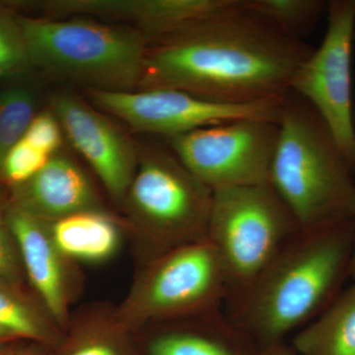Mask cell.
Here are the masks:
<instances>
[{
  "label": "cell",
  "instance_id": "cell-1",
  "mask_svg": "<svg viewBox=\"0 0 355 355\" xmlns=\"http://www.w3.org/2000/svg\"><path fill=\"white\" fill-rule=\"evenodd\" d=\"M144 89L170 88L221 103L279 101L312 48L244 6L151 42Z\"/></svg>",
  "mask_w": 355,
  "mask_h": 355
},
{
  "label": "cell",
  "instance_id": "cell-2",
  "mask_svg": "<svg viewBox=\"0 0 355 355\" xmlns=\"http://www.w3.org/2000/svg\"><path fill=\"white\" fill-rule=\"evenodd\" d=\"M354 239V219L301 229L249 286L226 299V315L260 349L284 342L340 294Z\"/></svg>",
  "mask_w": 355,
  "mask_h": 355
},
{
  "label": "cell",
  "instance_id": "cell-3",
  "mask_svg": "<svg viewBox=\"0 0 355 355\" xmlns=\"http://www.w3.org/2000/svg\"><path fill=\"white\" fill-rule=\"evenodd\" d=\"M352 173L316 110L289 92L268 181L302 230L354 219Z\"/></svg>",
  "mask_w": 355,
  "mask_h": 355
},
{
  "label": "cell",
  "instance_id": "cell-4",
  "mask_svg": "<svg viewBox=\"0 0 355 355\" xmlns=\"http://www.w3.org/2000/svg\"><path fill=\"white\" fill-rule=\"evenodd\" d=\"M31 64L90 90L141 84L150 41L139 30L80 18H20Z\"/></svg>",
  "mask_w": 355,
  "mask_h": 355
},
{
  "label": "cell",
  "instance_id": "cell-5",
  "mask_svg": "<svg viewBox=\"0 0 355 355\" xmlns=\"http://www.w3.org/2000/svg\"><path fill=\"white\" fill-rule=\"evenodd\" d=\"M214 191L175 154L146 147L121 205L127 231L142 254V263L159 254L207 240Z\"/></svg>",
  "mask_w": 355,
  "mask_h": 355
},
{
  "label": "cell",
  "instance_id": "cell-6",
  "mask_svg": "<svg viewBox=\"0 0 355 355\" xmlns=\"http://www.w3.org/2000/svg\"><path fill=\"white\" fill-rule=\"evenodd\" d=\"M300 230L268 181L214 191L207 240L225 270L227 298L249 286Z\"/></svg>",
  "mask_w": 355,
  "mask_h": 355
},
{
  "label": "cell",
  "instance_id": "cell-7",
  "mask_svg": "<svg viewBox=\"0 0 355 355\" xmlns=\"http://www.w3.org/2000/svg\"><path fill=\"white\" fill-rule=\"evenodd\" d=\"M228 295L225 270L207 240L175 248L142 263L114 315L128 331L219 309Z\"/></svg>",
  "mask_w": 355,
  "mask_h": 355
},
{
  "label": "cell",
  "instance_id": "cell-8",
  "mask_svg": "<svg viewBox=\"0 0 355 355\" xmlns=\"http://www.w3.org/2000/svg\"><path fill=\"white\" fill-rule=\"evenodd\" d=\"M355 1L329 4V26L323 43L301 64L291 92L306 100L326 123L352 172L355 130L352 113V51Z\"/></svg>",
  "mask_w": 355,
  "mask_h": 355
},
{
  "label": "cell",
  "instance_id": "cell-9",
  "mask_svg": "<svg viewBox=\"0 0 355 355\" xmlns=\"http://www.w3.org/2000/svg\"><path fill=\"white\" fill-rule=\"evenodd\" d=\"M279 123L238 120L170 139L173 153L212 191L268 181Z\"/></svg>",
  "mask_w": 355,
  "mask_h": 355
},
{
  "label": "cell",
  "instance_id": "cell-10",
  "mask_svg": "<svg viewBox=\"0 0 355 355\" xmlns=\"http://www.w3.org/2000/svg\"><path fill=\"white\" fill-rule=\"evenodd\" d=\"M92 101L140 132L172 137L238 120L279 123L282 102L232 104L205 99L170 88L133 91L90 90Z\"/></svg>",
  "mask_w": 355,
  "mask_h": 355
},
{
  "label": "cell",
  "instance_id": "cell-11",
  "mask_svg": "<svg viewBox=\"0 0 355 355\" xmlns=\"http://www.w3.org/2000/svg\"><path fill=\"white\" fill-rule=\"evenodd\" d=\"M53 110L72 146L121 205L137 171L139 149L106 116L76 96H55Z\"/></svg>",
  "mask_w": 355,
  "mask_h": 355
},
{
  "label": "cell",
  "instance_id": "cell-12",
  "mask_svg": "<svg viewBox=\"0 0 355 355\" xmlns=\"http://www.w3.org/2000/svg\"><path fill=\"white\" fill-rule=\"evenodd\" d=\"M6 216L19 249L25 275L37 298L62 330L67 331L71 319L70 306L80 291L78 265L58 250L46 222L26 214L8 200Z\"/></svg>",
  "mask_w": 355,
  "mask_h": 355
},
{
  "label": "cell",
  "instance_id": "cell-13",
  "mask_svg": "<svg viewBox=\"0 0 355 355\" xmlns=\"http://www.w3.org/2000/svg\"><path fill=\"white\" fill-rule=\"evenodd\" d=\"M8 202L48 222L91 210H106L86 173L69 156L58 153L25 183L10 187Z\"/></svg>",
  "mask_w": 355,
  "mask_h": 355
},
{
  "label": "cell",
  "instance_id": "cell-14",
  "mask_svg": "<svg viewBox=\"0 0 355 355\" xmlns=\"http://www.w3.org/2000/svg\"><path fill=\"white\" fill-rule=\"evenodd\" d=\"M144 329L146 355H260V347L221 308Z\"/></svg>",
  "mask_w": 355,
  "mask_h": 355
},
{
  "label": "cell",
  "instance_id": "cell-15",
  "mask_svg": "<svg viewBox=\"0 0 355 355\" xmlns=\"http://www.w3.org/2000/svg\"><path fill=\"white\" fill-rule=\"evenodd\" d=\"M48 227L58 250L76 265H95L113 259L127 231L123 219L107 210L79 212L50 222Z\"/></svg>",
  "mask_w": 355,
  "mask_h": 355
},
{
  "label": "cell",
  "instance_id": "cell-16",
  "mask_svg": "<svg viewBox=\"0 0 355 355\" xmlns=\"http://www.w3.org/2000/svg\"><path fill=\"white\" fill-rule=\"evenodd\" d=\"M291 347L297 355H355V284L299 331Z\"/></svg>",
  "mask_w": 355,
  "mask_h": 355
},
{
  "label": "cell",
  "instance_id": "cell-17",
  "mask_svg": "<svg viewBox=\"0 0 355 355\" xmlns=\"http://www.w3.org/2000/svg\"><path fill=\"white\" fill-rule=\"evenodd\" d=\"M21 287L0 282V331L11 338L55 345L64 333L41 302H34Z\"/></svg>",
  "mask_w": 355,
  "mask_h": 355
},
{
  "label": "cell",
  "instance_id": "cell-18",
  "mask_svg": "<svg viewBox=\"0 0 355 355\" xmlns=\"http://www.w3.org/2000/svg\"><path fill=\"white\" fill-rule=\"evenodd\" d=\"M67 329L72 335L64 355H128L130 331L116 319L114 308L95 307L71 315Z\"/></svg>",
  "mask_w": 355,
  "mask_h": 355
},
{
  "label": "cell",
  "instance_id": "cell-19",
  "mask_svg": "<svg viewBox=\"0 0 355 355\" xmlns=\"http://www.w3.org/2000/svg\"><path fill=\"white\" fill-rule=\"evenodd\" d=\"M36 97L30 89L0 90V167L7 153L24 137L35 118Z\"/></svg>",
  "mask_w": 355,
  "mask_h": 355
},
{
  "label": "cell",
  "instance_id": "cell-20",
  "mask_svg": "<svg viewBox=\"0 0 355 355\" xmlns=\"http://www.w3.org/2000/svg\"><path fill=\"white\" fill-rule=\"evenodd\" d=\"M250 11L296 37L321 15L324 6L318 0H244Z\"/></svg>",
  "mask_w": 355,
  "mask_h": 355
},
{
  "label": "cell",
  "instance_id": "cell-21",
  "mask_svg": "<svg viewBox=\"0 0 355 355\" xmlns=\"http://www.w3.org/2000/svg\"><path fill=\"white\" fill-rule=\"evenodd\" d=\"M30 65L19 20L0 10V77L19 73Z\"/></svg>",
  "mask_w": 355,
  "mask_h": 355
},
{
  "label": "cell",
  "instance_id": "cell-22",
  "mask_svg": "<svg viewBox=\"0 0 355 355\" xmlns=\"http://www.w3.org/2000/svg\"><path fill=\"white\" fill-rule=\"evenodd\" d=\"M51 156L20 140L7 153L0 167V181L10 187L25 183L49 162Z\"/></svg>",
  "mask_w": 355,
  "mask_h": 355
},
{
  "label": "cell",
  "instance_id": "cell-23",
  "mask_svg": "<svg viewBox=\"0 0 355 355\" xmlns=\"http://www.w3.org/2000/svg\"><path fill=\"white\" fill-rule=\"evenodd\" d=\"M7 200L0 191V282L21 287L24 268L6 216Z\"/></svg>",
  "mask_w": 355,
  "mask_h": 355
},
{
  "label": "cell",
  "instance_id": "cell-24",
  "mask_svg": "<svg viewBox=\"0 0 355 355\" xmlns=\"http://www.w3.org/2000/svg\"><path fill=\"white\" fill-rule=\"evenodd\" d=\"M23 139L42 153L53 156L62 146V128L53 112H44L35 116Z\"/></svg>",
  "mask_w": 355,
  "mask_h": 355
},
{
  "label": "cell",
  "instance_id": "cell-25",
  "mask_svg": "<svg viewBox=\"0 0 355 355\" xmlns=\"http://www.w3.org/2000/svg\"><path fill=\"white\" fill-rule=\"evenodd\" d=\"M260 355H297L291 345L286 342L273 343L261 349Z\"/></svg>",
  "mask_w": 355,
  "mask_h": 355
},
{
  "label": "cell",
  "instance_id": "cell-26",
  "mask_svg": "<svg viewBox=\"0 0 355 355\" xmlns=\"http://www.w3.org/2000/svg\"><path fill=\"white\" fill-rule=\"evenodd\" d=\"M0 355H41L38 350L32 349L10 350Z\"/></svg>",
  "mask_w": 355,
  "mask_h": 355
},
{
  "label": "cell",
  "instance_id": "cell-27",
  "mask_svg": "<svg viewBox=\"0 0 355 355\" xmlns=\"http://www.w3.org/2000/svg\"><path fill=\"white\" fill-rule=\"evenodd\" d=\"M354 249H352V261H350L349 275L355 279V209L354 214Z\"/></svg>",
  "mask_w": 355,
  "mask_h": 355
},
{
  "label": "cell",
  "instance_id": "cell-28",
  "mask_svg": "<svg viewBox=\"0 0 355 355\" xmlns=\"http://www.w3.org/2000/svg\"><path fill=\"white\" fill-rule=\"evenodd\" d=\"M11 340V338H9L8 336L6 335V334L2 333L1 331H0V345H1L2 343L7 342V340Z\"/></svg>",
  "mask_w": 355,
  "mask_h": 355
},
{
  "label": "cell",
  "instance_id": "cell-29",
  "mask_svg": "<svg viewBox=\"0 0 355 355\" xmlns=\"http://www.w3.org/2000/svg\"><path fill=\"white\" fill-rule=\"evenodd\" d=\"M354 42L355 43V30H354Z\"/></svg>",
  "mask_w": 355,
  "mask_h": 355
}]
</instances>
